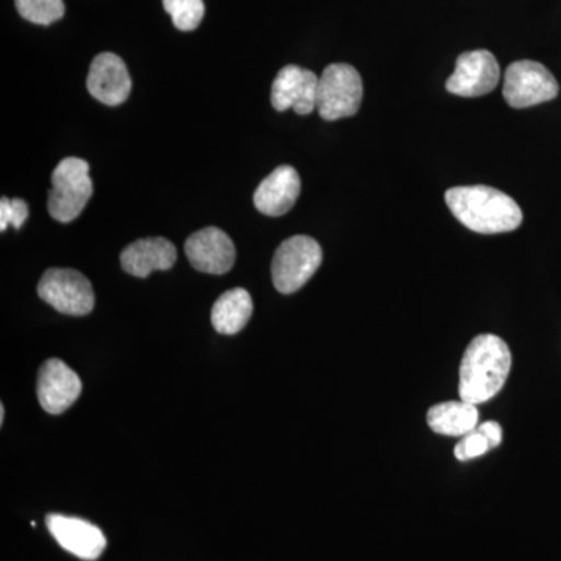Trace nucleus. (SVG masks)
<instances>
[{
  "label": "nucleus",
  "instance_id": "1",
  "mask_svg": "<svg viewBox=\"0 0 561 561\" xmlns=\"http://www.w3.org/2000/svg\"><path fill=\"white\" fill-rule=\"evenodd\" d=\"M511 368L512 354L507 343L497 335H478L461 359L460 400L474 405L493 400L507 382Z\"/></svg>",
  "mask_w": 561,
  "mask_h": 561
},
{
  "label": "nucleus",
  "instance_id": "2",
  "mask_svg": "<svg viewBox=\"0 0 561 561\" xmlns=\"http://www.w3.org/2000/svg\"><path fill=\"white\" fill-rule=\"evenodd\" d=\"M445 201L463 227L481 234L515 231L523 224V210L518 203L493 187H453L446 192Z\"/></svg>",
  "mask_w": 561,
  "mask_h": 561
},
{
  "label": "nucleus",
  "instance_id": "3",
  "mask_svg": "<svg viewBox=\"0 0 561 561\" xmlns=\"http://www.w3.org/2000/svg\"><path fill=\"white\" fill-rule=\"evenodd\" d=\"M94 192L90 164L80 158H65L51 173L49 192L50 216L61 224H69L80 216Z\"/></svg>",
  "mask_w": 561,
  "mask_h": 561
},
{
  "label": "nucleus",
  "instance_id": "4",
  "mask_svg": "<svg viewBox=\"0 0 561 561\" xmlns=\"http://www.w3.org/2000/svg\"><path fill=\"white\" fill-rule=\"evenodd\" d=\"M323 260L321 247L309 236H294L278 247L272 262V279L284 295L300 290Z\"/></svg>",
  "mask_w": 561,
  "mask_h": 561
},
{
  "label": "nucleus",
  "instance_id": "5",
  "mask_svg": "<svg viewBox=\"0 0 561 561\" xmlns=\"http://www.w3.org/2000/svg\"><path fill=\"white\" fill-rule=\"evenodd\" d=\"M364 84L360 73L345 62H334L323 70L317 92V111L324 121L354 116L360 108Z\"/></svg>",
  "mask_w": 561,
  "mask_h": 561
},
{
  "label": "nucleus",
  "instance_id": "6",
  "mask_svg": "<svg viewBox=\"0 0 561 561\" xmlns=\"http://www.w3.org/2000/svg\"><path fill=\"white\" fill-rule=\"evenodd\" d=\"M559 92L556 77L541 62L515 61L505 72L502 94L512 108L523 110L551 102Z\"/></svg>",
  "mask_w": 561,
  "mask_h": 561
},
{
  "label": "nucleus",
  "instance_id": "7",
  "mask_svg": "<svg viewBox=\"0 0 561 561\" xmlns=\"http://www.w3.org/2000/svg\"><path fill=\"white\" fill-rule=\"evenodd\" d=\"M38 295L41 300L66 316H88L95 306L90 279L72 268H50L44 273Z\"/></svg>",
  "mask_w": 561,
  "mask_h": 561
},
{
  "label": "nucleus",
  "instance_id": "8",
  "mask_svg": "<svg viewBox=\"0 0 561 561\" xmlns=\"http://www.w3.org/2000/svg\"><path fill=\"white\" fill-rule=\"evenodd\" d=\"M500 79V65L491 51H467L457 58L456 70L446 81V90L460 98H481L493 91Z\"/></svg>",
  "mask_w": 561,
  "mask_h": 561
},
{
  "label": "nucleus",
  "instance_id": "9",
  "mask_svg": "<svg viewBox=\"0 0 561 561\" xmlns=\"http://www.w3.org/2000/svg\"><path fill=\"white\" fill-rule=\"evenodd\" d=\"M319 77L300 66H286L279 70L272 87V105L276 111L294 110L308 116L317 110Z\"/></svg>",
  "mask_w": 561,
  "mask_h": 561
},
{
  "label": "nucleus",
  "instance_id": "10",
  "mask_svg": "<svg viewBox=\"0 0 561 561\" xmlns=\"http://www.w3.org/2000/svg\"><path fill=\"white\" fill-rule=\"evenodd\" d=\"M83 390L81 379L69 365L60 359L44 362L38 375L36 393L41 408L50 415H60L68 411Z\"/></svg>",
  "mask_w": 561,
  "mask_h": 561
},
{
  "label": "nucleus",
  "instance_id": "11",
  "mask_svg": "<svg viewBox=\"0 0 561 561\" xmlns=\"http://www.w3.org/2000/svg\"><path fill=\"white\" fill-rule=\"evenodd\" d=\"M187 260L195 271L209 275H225L236 261V249L230 236L216 227L194 232L184 245Z\"/></svg>",
  "mask_w": 561,
  "mask_h": 561
},
{
  "label": "nucleus",
  "instance_id": "12",
  "mask_svg": "<svg viewBox=\"0 0 561 561\" xmlns=\"http://www.w3.org/2000/svg\"><path fill=\"white\" fill-rule=\"evenodd\" d=\"M46 524L58 545L81 560H98L105 551V535L94 524L58 513L47 515Z\"/></svg>",
  "mask_w": 561,
  "mask_h": 561
},
{
  "label": "nucleus",
  "instance_id": "13",
  "mask_svg": "<svg viewBox=\"0 0 561 561\" xmlns=\"http://www.w3.org/2000/svg\"><path fill=\"white\" fill-rule=\"evenodd\" d=\"M87 84L92 98L108 106L121 105L131 92V77L127 65L111 51L98 55L92 60Z\"/></svg>",
  "mask_w": 561,
  "mask_h": 561
},
{
  "label": "nucleus",
  "instance_id": "14",
  "mask_svg": "<svg viewBox=\"0 0 561 561\" xmlns=\"http://www.w3.org/2000/svg\"><path fill=\"white\" fill-rule=\"evenodd\" d=\"M300 191L298 172L291 165H279L257 186L253 197L254 206L265 216H284L294 208Z\"/></svg>",
  "mask_w": 561,
  "mask_h": 561
},
{
  "label": "nucleus",
  "instance_id": "15",
  "mask_svg": "<svg viewBox=\"0 0 561 561\" xmlns=\"http://www.w3.org/2000/svg\"><path fill=\"white\" fill-rule=\"evenodd\" d=\"M175 261V245L164 238L139 239L121 254L122 268L136 278H147L157 271H169Z\"/></svg>",
  "mask_w": 561,
  "mask_h": 561
},
{
  "label": "nucleus",
  "instance_id": "16",
  "mask_svg": "<svg viewBox=\"0 0 561 561\" xmlns=\"http://www.w3.org/2000/svg\"><path fill=\"white\" fill-rule=\"evenodd\" d=\"M427 424L435 434L465 437L479 426L478 405L465 401L442 402L427 412Z\"/></svg>",
  "mask_w": 561,
  "mask_h": 561
},
{
  "label": "nucleus",
  "instance_id": "17",
  "mask_svg": "<svg viewBox=\"0 0 561 561\" xmlns=\"http://www.w3.org/2000/svg\"><path fill=\"white\" fill-rule=\"evenodd\" d=\"M253 316V300L242 287L225 291L210 312L214 330L224 335L241 332Z\"/></svg>",
  "mask_w": 561,
  "mask_h": 561
},
{
  "label": "nucleus",
  "instance_id": "18",
  "mask_svg": "<svg viewBox=\"0 0 561 561\" xmlns=\"http://www.w3.org/2000/svg\"><path fill=\"white\" fill-rule=\"evenodd\" d=\"M16 9L24 20L38 25H50L65 16L62 0H16Z\"/></svg>",
  "mask_w": 561,
  "mask_h": 561
},
{
  "label": "nucleus",
  "instance_id": "19",
  "mask_svg": "<svg viewBox=\"0 0 561 561\" xmlns=\"http://www.w3.org/2000/svg\"><path fill=\"white\" fill-rule=\"evenodd\" d=\"M164 10L171 14L173 25L181 32H192L205 16L203 0H162Z\"/></svg>",
  "mask_w": 561,
  "mask_h": 561
},
{
  "label": "nucleus",
  "instance_id": "20",
  "mask_svg": "<svg viewBox=\"0 0 561 561\" xmlns=\"http://www.w3.org/2000/svg\"><path fill=\"white\" fill-rule=\"evenodd\" d=\"M491 449H494V446L491 445L489 437L478 426L470 434L460 438V442L454 448V456H456L457 460L468 461L478 459V457L491 451Z\"/></svg>",
  "mask_w": 561,
  "mask_h": 561
},
{
  "label": "nucleus",
  "instance_id": "21",
  "mask_svg": "<svg viewBox=\"0 0 561 561\" xmlns=\"http://www.w3.org/2000/svg\"><path fill=\"white\" fill-rule=\"evenodd\" d=\"M28 205L21 198L3 197L0 201V230L5 231L7 228L13 227L14 230H21L28 217Z\"/></svg>",
  "mask_w": 561,
  "mask_h": 561
},
{
  "label": "nucleus",
  "instance_id": "22",
  "mask_svg": "<svg viewBox=\"0 0 561 561\" xmlns=\"http://www.w3.org/2000/svg\"><path fill=\"white\" fill-rule=\"evenodd\" d=\"M479 430L483 432V434L489 437L491 445L494 446V449L501 445L502 438H504V434H502V427L496 421H485V423L479 424Z\"/></svg>",
  "mask_w": 561,
  "mask_h": 561
},
{
  "label": "nucleus",
  "instance_id": "23",
  "mask_svg": "<svg viewBox=\"0 0 561 561\" xmlns=\"http://www.w3.org/2000/svg\"><path fill=\"white\" fill-rule=\"evenodd\" d=\"M3 419H5V409L0 408V423H3Z\"/></svg>",
  "mask_w": 561,
  "mask_h": 561
}]
</instances>
